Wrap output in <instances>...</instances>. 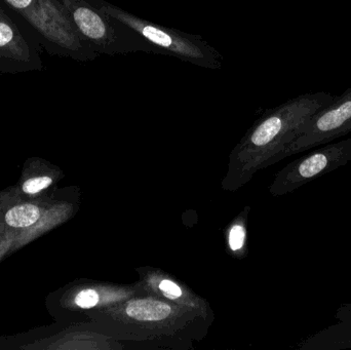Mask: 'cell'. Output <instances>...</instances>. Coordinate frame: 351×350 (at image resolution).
Listing matches in <instances>:
<instances>
[{
  "mask_svg": "<svg viewBox=\"0 0 351 350\" xmlns=\"http://www.w3.org/2000/svg\"><path fill=\"white\" fill-rule=\"evenodd\" d=\"M107 16L129 27L149 43L156 53L173 55L181 61L208 69H220L223 57L200 35L189 34L139 18L105 0H93Z\"/></svg>",
  "mask_w": 351,
  "mask_h": 350,
  "instance_id": "cell-1",
  "label": "cell"
},
{
  "mask_svg": "<svg viewBox=\"0 0 351 350\" xmlns=\"http://www.w3.org/2000/svg\"><path fill=\"white\" fill-rule=\"evenodd\" d=\"M171 306L165 302L154 299L134 300L128 304L127 312L130 318L138 321H160L171 314Z\"/></svg>",
  "mask_w": 351,
  "mask_h": 350,
  "instance_id": "cell-7",
  "label": "cell"
},
{
  "mask_svg": "<svg viewBox=\"0 0 351 350\" xmlns=\"http://www.w3.org/2000/svg\"><path fill=\"white\" fill-rule=\"evenodd\" d=\"M351 162V138L325 144L299 158L280 177L282 192L292 191Z\"/></svg>",
  "mask_w": 351,
  "mask_h": 350,
  "instance_id": "cell-5",
  "label": "cell"
},
{
  "mask_svg": "<svg viewBox=\"0 0 351 350\" xmlns=\"http://www.w3.org/2000/svg\"><path fill=\"white\" fill-rule=\"evenodd\" d=\"M38 33L53 53L77 61L99 57L84 40L58 0H4Z\"/></svg>",
  "mask_w": 351,
  "mask_h": 350,
  "instance_id": "cell-3",
  "label": "cell"
},
{
  "mask_svg": "<svg viewBox=\"0 0 351 350\" xmlns=\"http://www.w3.org/2000/svg\"><path fill=\"white\" fill-rule=\"evenodd\" d=\"M41 68L38 51L0 6V70L18 72Z\"/></svg>",
  "mask_w": 351,
  "mask_h": 350,
  "instance_id": "cell-6",
  "label": "cell"
},
{
  "mask_svg": "<svg viewBox=\"0 0 351 350\" xmlns=\"http://www.w3.org/2000/svg\"><path fill=\"white\" fill-rule=\"evenodd\" d=\"M99 302V295L94 290H84L75 298L76 305L82 308H92Z\"/></svg>",
  "mask_w": 351,
  "mask_h": 350,
  "instance_id": "cell-10",
  "label": "cell"
},
{
  "mask_svg": "<svg viewBox=\"0 0 351 350\" xmlns=\"http://www.w3.org/2000/svg\"><path fill=\"white\" fill-rule=\"evenodd\" d=\"M243 242H245V230L241 226H234L229 234V245L231 250H239L243 246Z\"/></svg>",
  "mask_w": 351,
  "mask_h": 350,
  "instance_id": "cell-11",
  "label": "cell"
},
{
  "mask_svg": "<svg viewBox=\"0 0 351 350\" xmlns=\"http://www.w3.org/2000/svg\"><path fill=\"white\" fill-rule=\"evenodd\" d=\"M351 133V86L315 113L286 149L294 154L333 142Z\"/></svg>",
  "mask_w": 351,
  "mask_h": 350,
  "instance_id": "cell-4",
  "label": "cell"
},
{
  "mask_svg": "<svg viewBox=\"0 0 351 350\" xmlns=\"http://www.w3.org/2000/svg\"><path fill=\"white\" fill-rule=\"evenodd\" d=\"M336 318L340 320L351 321V303L344 304L337 310Z\"/></svg>",
  "mask_w": 351,
  "mask_h": 350,
  "instance_id": "cell-13",
  "label": "cell"
},
{
  "mask_svg": "<svg viewBox=\"0 0 351 350\" xmlns=\"http://www.w3.org/2000/svg\"><path fill=\"white\" fill-rule=\"evenodd\" d=\"M160 289L171 298H178L182 295L181 289L178 287V285H176L173 282L168 281V279L160 282Z\"/></svg>",
  "mask_w": 351,
  "mask_h": 350,
  "instance_id": "cell-12",
  "label": "cell"
},
{
  "mask_svg": "<svg viewBox=\"0 0 351 350\" xmlns=\"http://www.w3.org/2000/svg\"><path fill=\"white\" fill-rule=\"evenodd\" d=\"M40 217V210L34 205H21L6 213L5 222L12 227L23 228L34 225Z\"/></svg>",
  "mask_w": 351,
  "mask_h": 350,
  "instance_id": "cell-8",
  "label": "cell"
},
{
  "mask_svg": "<svg viewBox=\"0 0 351 350\" xmlns=\"http://www.w3.org/2000/svg\"><path fill=\"white\" fill-rule=\"evenodd\" d=\"M77 29L80 36L100 55L156 53L140 35L119 21L107 16L93 0H58Z\"/></svg>",
  "mask_w": 351,
  "mask_h": 350,
  "instance_id": "cell-2",
  "label": "cell"
},
{
  "mask_svg": "<svg viewBox=\"0 0 351 350\" xmlns=\"http://www.w3.org/2000/svg\"><path fill=\"white\" fill-rule=\"evenodd\" d=\"M51 182L53 180L51 177H36V178H31L24 182L22 189L27 195H36L43 189L47 188Z\"/></svg>",
  "mask_w": 351,
  "mask_h": 350,
  "instance_id": "cell-9",
  "label": "cell"
}]
</instances>
